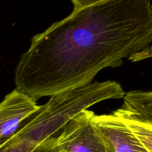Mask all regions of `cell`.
I'll use <instances>...</instances> for the list:
<instances>
[{
    "instance_id": "1",
    "label": "cell",
    "mask_w": 152,
    "mask_h": 152,
    "mask_svg": "<svg viewBox=\"0 0 152 152\" xmlns=\"http://www.w3.org/2000/svg\"><path fill=\"white\" fill-rule=\"evenodd\" d=\"M72 12L31 41L15 69L35 100L82 88L105 68L151 57L150 0H72Z\"/></svg>"
},
{
    "instance_id": "7",
    "label": "cell",
    "mask_w": 152,
    "mask_h": 152,
    "mask_svg": "<svg viewBox=\"0 0 152 152\" xmlns=\"http://www.w3.org/2000/svg\"><path fill=\"white\" fill-rule=\"evenodd\" d=\"M56 137H50L46 139L31 152H59L56 145Z\"/></svg>"
},
{
    "instance_id": "2",
    "label": "cell",
    "mask_w": 152,
    "mask_h": 152,
    "mask_svg": "<svg viewBox=\"0 0 152 152\" xmlns=\"http://www.w3.org/2000/svg\"><path fill=\"white\" fill-rule=\"evenodd\" d=\"M95 113L83 110L71 118L56 137L59 152H107L102 135L94 122Z\"/></svg>"
},
{
    "instance_id": "3",
    "label": "cell",
    "mask_w": 152,
    "mask_h": 152,
    "mask_svg": "<svg viewBox=\"0 0 152 152\" xmlns=\"http://www.w3.org/2000/svg\"><path fill=\"white\" fill-rule=\"evenodd\" d=\"M123 105L113 114L148 152H152V93L140 90L125 94Z\"/></svg>"
},
{
    "instance_id": "4",
    "label": "cell",
    "mask_w": 152,
    "mask_h": 152,
    "mask_svg": "<svg viewBox=\"0 0 152 152\" xmlns=\"http://www.w3.org/2000/svg\"><path fill=\"white\" fill-rule=\"evenodd\" d=\"M40 108L37 100L16 89L6 95L0 102V145L16 134Z\"/></svg>"
},
{
    "instance_id": "6",
    "label": "cell",
    "mask_w": 152,
    "mask_h": 152,
    "mask_svg": "<svg viewBox=\"0 0 152 152\" xmlns=\"http://www.w3.org/2000/svg\"><path fill=\"white\" fill-rule=\"evenodd\" d=\"M0 152H31V150L25 141L18 138H11L0 145Z\"/></svg>"
},
{
    "instance_id": "5",
    "label": "cell",
    "mask_w": 152,
    "mask_h": 152,
    "mask_svg": "<svg viewBox=\"0 0 152 152\" xmlns=\"http://www.w3.org/2000/svg\"><path fill=\"white\" fill-rule=\"evenodd\" d=\"M94 122L102 134L107 152H148L114 114H95Z\"/></svg>"
}]
</instances>
